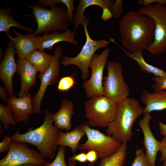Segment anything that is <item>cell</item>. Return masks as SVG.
I'll return each instance as SVG.
<instances>
[{
	"instance_id": "40",
	"label": "cell",
	"mask_w": 166,
	"mask_h": 166,
	"mask_svg": "<svg viewBox=\"0 0 166 166\" xmlns=\"http://www.w3.org/2000/svg\"><path fill=\"white\" fill-rule=\"evenodd\" d=\"M7 92L8 91L5 87L0 86V96L2 101H6L7 99Z\"/></svg>"
},
{
	"instance_id": "44",
	"label": "cell",
	"mask_w": 166,
	"mask_h": 166,
	"mask_svg": "<svg viewBox=\"0 0 166 166\" xmlns=\"http://www.w3.org/2000/svg\"><path fill=\"white\" fill-rule=\"evenodd\" d=\"M88 166H93V164H89Z\"/></svg>"
},
{
	"instance_id": "25",
	"label": "cell",
	"mask_w": 166,
	"mask_h": 166,
	"mask_svg": "<svg viewBox=\"0 0 166 166\" xmlns=\"http://www.w3.org/2000/svg\"><path fill=\"white\" fill-rule=\"evenodd\" d=\"M54 56L38 49L27 57L28 60L37 69L40 73H44L51 63Z\"/></svg>"
},
{
	"instance_id": "43",
	"label": "cell",
	"mask_w": 166,
	"mask_h": 166,
	"mask_svg": "<svg viewBox=\"0 0 166 166\" xmlns=\"http://www.w3.org/2000/svg\"><path fill=\"white\" fill-rule=\"evenodd\" d=\"M163 166H166V160L163 161Z\"/></svg>"
},
{
	"instance_id": "4",
	"label": "cell",
	"mask_w": 166,
	"mask_h": 166,
	"mask_svg": "<svg viewBox=\"0 0 166 166\" xmlns=\"http://www.w3.org/2000/svg\"><path fill=\"white\" fill-rule=\"evenodd\" d=\"M26 4L33 10L32 13L37 23L34 34L36 37L42 33H49L51 31L65 32L69 29L70 22L64 6L56 5L49 10L36 2L33 5Z\"/></svg>"
},
{
	"instance_id": "19",
	"label": "cell",
	"mask_w": 166,
	"mask_h": 166,
	"mask_svg": "<svg viewBox=\"0 0 166 166\" xmlns=\"http://www.w3.org/2000/svg\"><path fill=\"white\" fill-rule=\"evenodd\" d=\"M74 114V105L71 100L65 98L61 102V107L56 113L51 114L55 125L60 130L65 129L67 132L71 131L72 116Z\"/></svg>"
},
{
	"instance_id": "17",
	"label": "cell",
	"mask_w": 166,
	"mask_h": 166,
	"mask_svg": "<svg viewBox=\"0 0 166 166\" xmlns=\"http://www.w3.org/2000/svg\"><path fill=\"white\" fill-rule=\"evenodd\" d=\"M32 99L29 93L21 97H10L6 100L7 105L11 110L18 123L28 121L30 116L34 113Z\"/></svg>"
},
{
	"instance_id": "12",
	"label": "cell",
	"mask_w": 166,
	"mask_h": 166,
	"mask_svg": "<svg viewBox=\"0 0 166 166\" xmlns=\"http://www.w3.org/2000/svg\"><path fill=\"white\" fill-rule=\"evenodd\" d=\"M62 52L61 46H56L54 50L53 60L49 66L44 73H40L38 76L41 81L40 86L38 92L32 99L34 113L37 114L41 113V102L47 87L56 84L60 80L61 68L60 60Z\"/></svg>"
},
{
	"instance_id": "22",
	"label": "cell",
	"mask_w": 166,
	"mask_h": 166,
	"mask_svg": "<svg viewBox=\"0 0 166 166\" xmlns=\"http://www.w3.org/2000/svg\"><path fill=\"white\" fill-rule=\"evenodd\" d=\"M86 135L84 130L80 126L67 132L60 131L56 145L68 146L73 153H75L79 146V143L82 137Z\"/></svg>"
},
{
	"instance_id": "10",
	"label": "cell",
	"mask_w": 166,
	"mask_h": 166,
	"mask_svg": "<svg viewBox=\"0 0 166 166\" xmlns=\"http://www.w3.org/2000/svg\"><path fill=\"white\" fill-rule=\"evenodd\" d=\"M45 161L41 153L29 148L27 143L12 141L7 154L0 160V166H16L25 164L42 166Z\"/></svg>"
},
{
	"instance_id": "35",
	"label": "cell",
	"mask_w": 166,
	"mask_h": 166,
	"mask_svg": "<svg viewBox=\"0 0 166 166\" xmlns=\"http://www.w3.org/2000/svg\"><path fill=\"white\" fill-rule=\"evenodd\" d=\"M68 160H70L77 161L81 163H85L87 161L86 153L84 152L77 154H74L72 156L69 157Z\"/></svg>"
},
{
	"instance_id": "2",
	"label": "cell",
	"mask_w": 166,
	"mask_h": 166,
	"mask_svg": "<svg viewBox=\"0 0 166 166\" xmlns=\"http://www.w3.org/2000/svg\"><path fill=\"white\" fill-rule=\"evenodd\" d=\"M44 112V121L41 126L23 134L17 131L10 137L12 141L28 143L36 146L45 158L51 160L55 156L57 149L56 141L60 131L53 125L50 112L47 110Z\"/></svg>"
},
{
	"instance_id": "24",
	"label": "cell",
	"mask_w": 166,
	"mask_h": 166,
	"mask_svg": "<svg viewBox=\"0 0 166 166\" xmlns=\"http://www.w3.org/2000/svg\"><path fill=\"white\" fill-rule=\"evenodd\" d=\"M120 47L123 51L127 57L136 61L140 68L142 71L147 73L152 74L155 76L166 77V72L146 62L144 58L142 52L132 53L121 47L120 46Z\"/></svg>"
},
{
	"instance_id": "1",
	"label": "cell",
	"mask_w": 166,
	"mask_h": 166,
	"mask_svg": "<svg viewBox=\"0 0 166 166\" xmlns=\"http://www.w3.org/2000/svg\"><path fill=\"white\" fill-rule=\"evenodd\" d=\"M155 28L154 20L148 16L139 11L128 12L119 23L122 45L130 53L142 52L152 44Z\"/></svg>"
},
{
	"instance_id": "30",
	"label": "cell",
	"mask_w": 166,
	"mask_h": 166,
	"mask_svg": "<svg viewBox=\"0 0 166 166\" xmlns=\"http://www.w3.org/2000/svg\"><path fill=\"white\" fill-rule=\"evenodd\" d=\"M73 76H65L60 79L57 86V89L61 91H67L77 84L75 81Z\"/></svg>"
},
{
	"instance_id": "5",
	"label": "cell",
	"mask_w": 166,
	"mask_h": 166,
	"mask_svg": "<svg viewBox=\"0 0 166 166\" xmlns=\"http://www.w3.org/2000/svg\"><path fill=\"white\" fill-rule=\"evenodd\" d=\"M118 104L105 96L94 97L85 102V116L92 127H107L116 116Z\"/></svg>"
},
{
	"instance_id": "38",
	"label": "cell",
	"mask_w": 166,
	"mask_h": 166,
	"mask_svg": "<svg viewBox=\"0 0 166 166\" xmlns=\"http://www.w3.org/2000/svg\"><path fill=\"white\" fill-rule=\"evenodd\" d=\"M139 4L143 6H147L152 3H156L160 5H166V0H139Z\"/></svg>"
},
{
	"instance_id": "15",
	"label": "cell",
	"mask_w": 166,
	"mask_h": 166,
	"mask_svg": "<svg viewBox=\"0 0 166 166\" xmlns=\"http://www.w3.org/2000/svg\"><path fill=\"white\" fill-rule=\"evenodd\" d=\"M16 62L17 72L21 78L20 89L18 96L21 97L29 93L30 89L35 85L38 71L27 59L21 60L18 58Z\"/></svg>"
},
{
	"instance_id": "20",
	"label": "cell",
	"mask_w": 166,
	"mask_h": 166,
	"mask_svg": "<svg viewBox=\"0 0 166 166\" xmlns=\"http://www.w3.org/2000/svg\"><path fill=\"white\" fill-rule=\"evenodd\" d=\"M140 99L145 106L144 108L143 114L166 109V90L150 93L144 89Z\"/></svg>"
},
{
	"instance_id": "26",
	"label": "cell",
	"mask_w": 166,
	"mask_h": 166,
	"mask_svg": "<svg viewBox=\"0 0 166 166\" xmlns=\"http://www.w3.org/2000/svg\"><path fill=\"white\" fill-rule=\"evenodd\" d=\"M128 147L123 143L115 153L111 156L101 159L98 166H123L126 160Z\"/></svg>"
},
{
	"instance_id": "21",
	"label": "cell",
	"mask_w": 166,
	"mask_h": 166,
	"mask_svg": "<svg viewBox=\"0 0 166 166\" xmlns=\"http://www.w3.org/2000/svg\"><path fill=\"white\" fill-rule=\"evenodd\" d=\"M11 27L18 28L27 33L34 34L35 32L32 29L22 24L12 16L10 8L5 6L0 9V32H4L8 38L10 35V28Z\"/></svg>"
},
{
	"instance_id": "11",
	"label": "cell",
	"mask_w": 166,
	"mask_h": 166,
	"mask_svg": "<svg viewBox=\"0 0 166 166\" xmlns=\"http://www.w3.org/2000/svg\"><path fill=\"white\" fill-rule=\"evenodd\" d=\"M110 51V49H106L100 54H95L91 60L89 67L91 69V75L89 79H84L82 85L88 97L105 96L103 88V71Z\"/></svg>"
},
{
	"instance_id": "41",
	"label": "cell",
	"mask_w": 166,
	"mask_h": 166,
	"mask_svg": "<svg viewBox=\"0 0 166 166\" xmlns=\"http://www.w3.org/2000/svg\"><path fill=\"white\" fill-rule=\"evenodd\" d=\"M160 132L164 136H166V124L161 121L158 123Z\"/></svg>"
},
{
	"instance_id": "42",
	"label": "cell",
	"mask_w": 166,
	"mask_h": 166,
	"mask_svg": "<svg viewBox=\"0 0 166 166\" xmlns=\"http://www.w3.org/2000/svg\"><path fill=\"white\" fill-rule=\"evenodd\" d=\"M16 166H39L38 165L33 164H25L20 165H18Z\"/></svg>"
},
{
	"instance_id": "3",
	"label": "cell",
	"mask_w": 166,
	"mask_h": 166,
	"mask_svg": "<svg viewBox=\"0 0 166 166\" xmlns=\"http://www.w3.org/2000/svg\"><path fill=\"white\" fill-rule=\"evenodd\" d=\"M143 112L144 108L136 99L128 97L123 100L118 104L115 119L107 127V135L122 143H127L132 136L134 122Z\"/></svg>"
},
{
	"instance_id": "28",
	"label": "cell",
	"mask_w": 166,
	"mask_h": 166,
	"mask_svg": "<svg viewBox=\"0 0 166 166\" xmlns=\"http://www.w3.org/2000/svg\"><path fill=\"white\" fill-rule=\"evenodd\" d=\"M0 120L2 122L3 128L7 129L10 124L14 125L18 122L11 109L7 105L0 104Z\"/></svg>"
},
{
	"instance_id": "13",
	"label": "cell",
	"mask_w": 166,
	"mask_h": 166,
	"mask_svg": "<svg viewBox=\"0 0 166 166\" xmlns=\"http://www.w3.org/2000/svg\"><path fill=\"white\" fill-rule=\"evenodd\" d=\"M15 53L16 51L15 46L10 41L7 44L4 56L0 65V79L4 84L10 97L15 96L12 78L17 69L14 58Z\"/></svg>"
},
{
	"instance_id": "27",
	"label": "cell",
	"mask_w": 166,
	"mask_h": 166,
	"mask_svg": "<svg viewBox=\"0 0 166 166\" xmlns=\"http://www.w3.org/2000/svg\"><path fill=\"white\" fill-rule=\"evenodd\" d=\"M38 3L43 8H46L48 7H52L57 5L59 3L65 4L67 8V13L69 20L70 22L73 21V13L75 12L74 0H38Z\"/></svg>"
},
{
	"instance_id": "33",
	"label": "cell",
	"mask_w": 166,
	"mask_h": 166,
	"mask_svg": "<svg viewBox=\"0 0 166 166\" xmlns=\"http://www.w3.org/2000/svg\"><path fill=\"white\" fill-rule=\"evenodd\" d=\"M113 5L112 13L115 18H119L124 11V3L122 0H116Z\"/></svg>"
},
{
	"instance_id": "29",
	"label": "cell",
	"mask_w": 166,
	"mask_h": 166,
	"mask_svg": "<svg viewBox=\"0 0 166 166\" xmlns=\"http://www.w3.org/2000/svg\"><path fill=\"white\" fill-rule=\"evenodd\" d=\"M65 147L60 146L58 152L54 160L51 163L48 160L45 161L42 166H76V161L69 160L67 165L65 161Z\"/></svg>"
},
{
	"instance_id": "18",
	"label": "cell",
	"mask_w": 166,
	"mask_h": 166,
	"mask_svg": "<svg viewBox=\"0 0 166 166\" xmlns=\"http://www.w3.org/2000/svg\"><path fill=\"white\" fill-rule=\"evenodd\" d=\"M11 30L16 37L13 38L10 36L8 38L15 46L18 58L21 60L27 59L29 55L38 49L36 36L34 34L29 33L25 35L14 29H12Z\"/></svg>"
},
{
	"instance_id": "31",
	"label": "cell",
	"mask_w": 166,
	"mask_h": 166,
	"mask_svg": "<svg viewBox=\"0 0 166 166\" xmlns=\"http://www.w3.org/2000/svg\"><path fill=\"white\" fill-rule=\"evenodd\" d=\"M131 166H151L143 148L136 151Z\"/></svg>"
},
{
	"instance_id": "8",
	"label": "cell",
	"mask_w": 166,
	"mask_h": 166,
	"mask_svg": "<svg viewBox=\"0 0 166 166\" xmlns=\"http://www.w3.org/2000/svg\"><path fill=\"white\" fill-rule=\"evenodd\" d=\"M139 11L151 17L155 24L153 42L146 49L154 56L163 53L166 51V5L156 4L142 6Z\"/></svg>"
},
{
	"instance_id": "16",
	"label": "cell",
	"mask_w": 166,
	"mask_h": 166,
	"mask_svg": "<svg viewBox=\"0 0 166 166\" xmlns=\"http://www.w3.org/2000/svg\"><path fill=\"white\" fill-rule=\"evenodd\" d=\"M77 30L72 31L69 29L62 33L53 32L51 34H44L42 36L36 37V41L38 49L44 51L46 49L52 50L54 45L56 44L62 42L77 45L78 43L74 38Z\"/></svg>"
},
{
	"instance_id": "32",
	"label": "cell",
	"mask_w": 166,
	"mask_h": 166,
	"mask_svg": "<svg viewBox=\"0 0 166 166\" xmlns=\"http://www.w3.org/2000/svg\"><path fill=\"white\" fill-rule=\"evenodd\" d=\"M151 80L154 81L152 88L155 91H159L166 90V77L155 76Z\"/></svg>"
},
{
	"instance_id": "14",
	"label": "cell",
	"mask_w": 166,
	"mask_h": 166,
	"mask_svg": "<svg viewBox=\"0 0 166 166\" xmlns=\"http://www.w3.org/2000/svg\"><path fill=\"white\" fill-rule=\"evenodd\" d=\"M143 118L139 120V124L143 132L145 155L151 166H156V155L160 150V142L156 140L151 130L149 123L152 117L150 113H145Z\"/></svg>"
},
{
	"instance_id": "39",
	"label": "cell",
	"mask_w": 166,
	"mask_h": 166,
	"mask_svg": "<svg viewBox=\"0 0 166 166\" xmlns=\"http://www.w3.org/2000/svg\"><path fill=\"white\" fill-rule=\"evenodd\" d=\"M113 17L112 12L107 8L103 9V12L101 16L102 19L105 21L111 19Z\"/></svg>"
},
{
	"instance_id": "9",
	"label": "cell",
	"mask_w": 166,
	"mask_h": 166,
	"mask_svg": "<svg viewBox=\"0 0 166 166\" xmlns=\"http://www.w3.org/2000/svg\"><path fill=\"white\" fill-rule=\"evenodd\" d=\"M88 23L83 25L86 41L80 53L74 57H61L62 60L60 61V64L64 66L73 65L77 66L81 72L82 78L84 79L89 77V65L96 51L99 49L106 47L110 42V40L104 39L98 40L92 39L88 31Z\"/></svg>"
},
{
	"instance_id": "34",
	"label": "cell",
	"mask_w": 166,
	"mask_h": 166,
	"mask_svg": "<svg viewBox=\"0 0 166 166\" xmlns=\"http://www.w3.org/2000/svg\"><path fill=\"white\" fill-rule=\"evenodd\" d=\"M12 141L10 136H4L2 141L0 143V152L9 151Z\"/></svg>"
},
{
	"instance_id": "36",
	"label": "cell",
	"mask_w": 166,
	"mask_h": 166,
	"mask_svg": "<svg viewBox=\"0 0 166 166\" xmlns=\"http://www.w3.org/2000/svg\"><path fill=\"white\" fill-rule=\"evenodd\" d=\"M160 151L161 155L160 161H164L166 160V136H164L160 141Z\"/></svg>"
},
{
	"instance_id": "6",
	"label": "cell",
	"mask_w": 166,
	"mask_h": 166,
	"mask_svg": "<svg viewBox=\"0 0 166 166\" xmlns=\"http://www.w3.org/2000/svg\"><path fill=\"white\" fill-rule=\"evenodd\" d=\"M80 126L85 131L87 136L85 143L79 145V150H93L96 152L101 159L108 157L117 151L122 143L112 136L106 135L98 130L92 128L88 122Z\"/></svg>"
},
{
	"instance_id": "7",
	"label": "cell",
	"mask_w": 166,
	"mask_h": 166,
	"mask_svg": "<svg viewBox=\"0 0 166 166\" xmlns=\"http://www.w3.org/2000/svg\"><path fill=\"white\" fill-rule=\"evenodd\" d=\"M107 64V75L103 77V88L105 96L118 104L128 97L129 87L123 75V68L120 62L111 61Z\"/></svg>"
},
{
	"instance_id": "23",
	"label": "cell",
	"mask_w": 166,
	"mask_h": 166,
	"mask_svg": "<svg viewBox=\"0 0 166 166\" xmlns=\"http://www.w3.org/2000/svg\"><path fill=\"white\" fill-rule=\"evenodd\" d=\"M110 5L109 0H80L77 7L76 14L73 16L74 28L78 29L80 25H83L86 17L83 15L84 11L87 7L93 5H96L103 9L108 8Z\"/></svg>"
},
{
	"instance_id": "37",
	"label": "cell",
	"mask_w": 166,
	"mask_h": 166,
	"mask_svg": "<svg viewBox=\"0 0 166 166\" xmlns=\"http://www.w3.org/2000/svg\"><path fill=\"white\" fill-rule=\"evenodd\" d=\"M87 161L89 164H93L98 158L97 153L94 150H88L86 153Z\"/></svg>"
}]
</instances>
